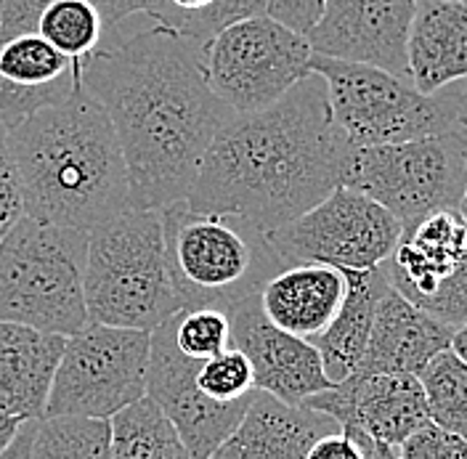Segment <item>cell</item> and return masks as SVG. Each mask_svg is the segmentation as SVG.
I'll list each match as a JSON object with an SVG mask.
<instances>
[{"label": "cell", "mask_w": 467, "mask_h": 459, "mask_svg": "<svg viewBox=\"0 0 467 459\" xmlns=\"http://www.w3.org/2000/svg\"><path fill=\"white\" fill-rule=\"evenodd\" d=\"M80 83L112 120L130 207L186 202L204 151L234 112L202 72V43L173 29H139L80 61Z\"/></svg>", "instance_id": "obj_1"}, {"label": "cell", "mask_w": 467, "mask_h": 459, "mask_svg": "<svg viewBox=\"0 0 467 459\" xmlns=\"http://www.w3.org/2000/svg\"><path fill=\"white\" fill-rule=\"evenodd\" d=\"M350 144L335 125L317 72L276 104L234 115L204 151L186 207L282 229L340 186Z\"/></svg>", "instance_id": "obj_2"}, {"label": "cell", "mask_w": 467, "mask_h": 459, "mask_svg": "<svg viewBox=\"0 0 467 459\" xmlns=\"http://www.w3.org/2000/svg\"><path fill=\"white\" fill-rule=\"evenodd\" d=\"M27 218L90 231L130 207L112 120L86 86L8 125Z\"/></svg>", "instance_id": "obj_3"}, {"label": "cell", "mask_w": 467, "mask_h": 459, "mask_svg": "<svg viewBox=\"0 0 467 459\" xmlns=\"http://www.w3.org/2000/svg\"><path fill=\"white\" fill-rule=\"evenodd\" d=\"M88 321L151 332L178 311L160 210L128 207L88 231L83 268Z\"/></svg>", "instance_id": "obj_4"}, {"label": "cell", "mask_w": 467, "mask_h": 459, "mask_svg": "<svg viewBox=\"0 0 467 459\" xmlns=\"http://www.w3.org/2000/svg\"><path fill=\"white\" fill-rule=\"evenodd\" d=\"M160 218L183 311L204 306L226 311L258 295L265 279L285 266L268 236L242 218L194 213L183 202L162 207Z\"/></svg>", "instance_id": "obj_5"}, {"label": "cell", "mask_w": 467, "mask_h": 459, "mask_svg": "<svg viewBox=\"0 0 467 459\" xmlns=\"http://www.w3.org/2000/svg\"><path fill=\"white\" fill-rule=\"evenodd\" d=\"M88 231L22 218L0 239V321L69 338L88 324Z\"/></svg>", "instance_id": "obj_6"}, {"label": "cell", "mask_w": 467, "mask_h": 459, "mask_svg": "<svg viewBox=\"0 0 467 459\" xmlns=\"http://www.w3.org/2000/svg\"><path fill=\"white\" fill-rule=\"evenodd\" d=\"M311 72L324 80L332 120L350 146L401 144L467 130L465 112L449 86L425 96L385 69L319 54L311 57Z\"/></svg>", "instance_id": "obj_7"}, {"label": "cell", "mask_w": 467, "mask_h": 459, "mask_svg": "<svg viewBox=\"0 0 467 459\" xmlns=\"http://www.w3.org/2000/svg\"><path fill=\"white\" fill-rule=\"evenodd\" d=\"M340 186L382 204L404 231L431 213L457 210L467 186V130L350 146Z\"/></svg>", "instance_id": "obj_8"}, {"label": "cell", "mask_w": 467, "mask_h": 459, "mask_svg": "<svg viewBox=\"0 0 467 459\" xmlns=\"http://www.w3.org/2000/svg\"><path fill=\"white\" fill-rule=\"evenodd\" d=\"M151 332L88 321L64 340L43 417L112 420L146 396Z\"/></svg>", "instance_id": "obj_9"}, {"label": "cell", "mask_w": 467, "mask_h": 459, "mask_svg": "<svg viewBox=\"0 0 467 459\" xmlns=\"http://www.w3.org/2000/svg\"><path fill=\"white\" fill-rule=\"evenodd\" d=\"M311 57L303 35L263 14L210 37L202 46V72L234 115H253L308 78Z\"/></svg>", "instance_id": "obj_10"}, {"label": "cell", "mask_w": 467, "mask_h": 459, "mask_svg": "<svg viewBox=\"0 0 467 459\" xmlns=\"http://www.w3.org/2000/svg\"><path fill=\"white\" fill-rule=\"evenodd\" d=\"M401 234V224L382 204L348 186H337L308 213L265 236L282 263L369 271L393 256Z\"/></svg>", "instance_id": "obj_11"}, {"label": "cell", "mask_w": 467, "mask_h": 459, "mask_svg": "<svg viewBox=\"0 0 467 459\" xmlns=\"http://www.w3.org/2000/svg\"><path fill=\"white\" fill-rule=\"evenodd\" d=\"M197 364H200L197 359H186L175 348L168 324L151 329L146 396L173 422L181 441L189 449V457L207 459L218 449V443L239 425V420L244 417L258 391L239 402H210L194 385Z\"/></svg>", "instance_id": "obj_12"}, {"label": "cell", "mask_w": 467, "mask_h": 459, "mask_svg": "<svg viewBox=\"0 0 467 459\" xmlns=\"http://www.w3.org/2000/svg\"><path fill=\"white\" fill-rule=\"evenodd\" d=\"M417 0H327L306 35L314 54L369 64L409 80L407 40Z\"/></svg>", "instance_id": "obj_13"}, {"label": "cell", "mask_w": 467, "mask_h": 459, "mask_svg": "<svg viewBox=\"0 0 467 459\" xmlns=\"http://www.w3.org/2000/svg\"><path fill=\"white\" fill-rule=\"evenodd\" d=\"M303 406L393 449L431 422L420 377L411 374L353 372Z\"/></svg>", "instance_id": "obj_14"}, {"label": "cell", "mask_w": 467, "mask_h": 459, "mask_svg": "<svg viewBox=\"0 0 467 459\" xmlns=\"http://www.w3.org/2000/svg\"><path fill=\"white\" fill-rule=\"evenodd\" d=\"M232 345L239 348L255 377V391L274 396L287 406H303L311 396L332 388L324 372L319 350L308 340L274 327L258 306V295H250L232 308Z\"/></svg>", "instance_id": "obj_15"}, {"label": "cell", "mask_w": 467, "mask_h": 459, "mask_svg": "<svg viewBox=\"0 0 467 459\" xmlns=\"http://www.w3.org/2000/svg\"><path fill=\"white\" fill-rule=\"evenodd\" d=\"M80 86V61L57 51L37 32L0 43V120L14 125L48 104L64 101Z\"/></svg>", "instance_id": "obj_16"}, {"label": "cell", "mask_w": 467, "mask_h": 459, "mask_svg": "<svg viewBox=\"0 0 467 459\" xmlns=\"http://www.w3.org/2000/svg\"><path fill=\"white\" fill-rule=\"evenodd\" d=\"M454 332L457 329L446 327L388 287L378 300L369 343L356 372L420 377L441 350L451 348Z\"/></svg>", "instance_id": "obj_17"}, {"label": "cell", "mask_w": 467, "mask_h": 459, "mask_svg": "<svg viewBox=\"0 0 467 459\" xmlns=\"http://www.w3.org/2000/svg\"><path fill=\"white\" fill-rule=\"evenodd\" d=\"M467 253V224L457 210H438L401 234L385 260L390 287L417 308L457 271Z\"/></svg>", "instance_id": "obj_18"}, {"label": "cell", "mask_w": 467, "mask_h": 459, "mask_svg": "<svg viewBox=\"0 0 467 459\" xmlns=\"http://www.w3.org/2000/svg\"><path fill=\"white\" fill-rule=\"evenodd\" d=\"M346 271L324 263H285L258 289L263 316L300 340L321 335L346 297Z\"/></svg>", "instance_id": "obj_19"}, {"label": "cell", "mask_w": 467, "mask_h": 459, "mask_svg": "<svg viewBox=\"0 0 467 459\" xmlns=\"http://www.w3.org/2000/svg\"><path fill=\"white\" fill-rule=\"evenodd\" d=\"M340 425L308 406H287L255 393L244 417L207 459H306L311 443Z\"/></svg>", "instance_id": "obj_20"}, {"label": "cell", "mask_w": 467, "mask_h": 459, "mask_svg": "<svg viewBox=\"0 0 467 459\" xmlns=\"http://www.w3.org/2000/svg\"><path fill=\"white\" fill-rule=\"evenodd\" d=\"M409 83L425 96L467 80V8L417 0L407 40Z\"/></svg>", "instance_id": "obj_21"}, {"label": "cell", "mask_w": 467, "mask_h": 459, "mask_svg": "<svg viewBox=\"0 0 467 459\" xmlns=\"http://www.w3.org/2000/svg\"><path fill=\"white\" fill-rule=\"evenodd\" d=\"M61 335L0 321V414L43 420L64 350Z\"/></svg>", "instance_id": "obj_22"}, {"label": "cell", "mask_w": 467, "mask_h": 459, "mask_svg": "<svg viewBox=\"0 0 467 459\" xmlns=\"http://www.w3.org/2000/svg\"><path fill=\"white\" fill-rule=\"evenodd\" d=\"M346 271V297L340 311L329 321V327L317 335L311 345L319 350L324 372L329 382H343L348 374L358 370L364 350L369 343L372 321H375V308L382 292L390 287L385 266L369 268V271Z\"/></svg>", "instance_id": "obj_23"}, {"label": "cell", "mask_w": 467, "mask_h": 459, "mask_svg": "<svg viewBox=\"0 0 467 459\" xmlns=\"http://www.w3.org/2000/svg\"><path fill=\"white\" fill-rule=\"evenodd\" d=\"M109 433L112 459H192L173 422L149 396L117 412Z\"/></svg>", "instance_id": "obj_24"}, {"label": "cell", "mask_w": 467, "mask_h": 459, "mask_svg": "<svg viewBox=\"0 0 467 459\" xmlns=\"http://www.w3.org/2000/svg\"><path fill=\"white\" fill-rule=\"evenodd\" d=\"M420 385L425 393L431 422L467 441V364L451 350H441L422 370Z\"/></svg>", "instance_id": "obj_25"}, {"label": "cell", "mask_w": 467, "mask_h": 459, "mask_svg": "<svg viewBox=\"0 0 467 459\" xmlns=\"http://www.w3.org/2000/svg\"><path fill=\"white\" fill-rule=\"evenodd\" d=\"M104 27L96 0H57L40 14L35 32L64 57L83 61L101 46Z\"/></svg>", "instance_id": "obj_26"}, {"label": "cell", "mask_w": 467, "mask_h": 459, "mask_svg": "<svg viewBox=\"0 0 467 459\" xmlns=\"http://www.w3.org/2000/svg\"><path fill=\"white\" fill-rule=\"evenodd\" d=\"M32 459H112L109 420L43 417L32 441Z\"/></svg>", "instance_id": "obj_27"}, {"label": "cell", "mask_w": 467, "mask_h": 459, "mask_svg": "<svg viewBox=\"0 0 467 459\" xmlns=\"http://www.w3.org/2000/svg\"><path fill=\"white\" fill-rule=\"evenodd\" d=\"M165 324H168L173 345L186 359L204 361L215 353H223L232 345L229 314L223 308H215V306L178 311Z\"/></svg>", "instance_id": "obj_28"}, {"label": "cell", "mask_w": 467, "mask_h": 459, "mask_svg": "<svg viewBox=\"0 0 467 459\" xmlns=\"http://www.w3.org/2000/svg\"><path fill=\"white\" fill-rule=\"evenodd\" d=\"M194 385L204 399L218 403L239 402L255 393V377L247 356L229 345L223 353H215L197 364Z\"/></svg>", "instance_id": "obj_29"}, {"label": "cell", "mask_w": 467, "mask_h": 459, "mask_svg": "<svg viewBox=\"0 0 467 459\" xmlns=\"http://www.w3.org/2000/svg\"><path fill=\"white\" fill-rule=\"evenodd\" d=\"M265 8H268V0H215L181 35L204 46L210 37H215L221 29H226L229 25H236L242 19H253V16H263Z\"/></svg>", "instance_id": "obj_30"}, {"label": "cell", "mask_w": 467, "mask_h": 459, "mask_svg": "<svg viewBox=\"0 0 467 459\" xmlns=\"http://www.w3.org/2000/svg\"><path fill=\"white\" fill-rule=\"evenodd\" d=\"M25 192L22 178L8 144V128L0 120V239L25 218Z\"/></svg>", "instance_id": "obj_31"}, {"label": "cell", "mask_w": 467, "mask_h": 459, "mask_svg": "<svg viewBox=\"0 0 467 459\" xmlns=\"http://www.w3.org/2000/svg\"><path fill=\"white\" fill-rule=\"evenodd\" d=\"M396 454L399 459H467V441L428 422L399 443Z\"/></svg>", "instance_id": "obj_32"}, {"label": "cell", "mask_w": 467, "mask_h": 459, "mask_svg": "<svg viewBox=\"0 0 467 459\" xmlns=\"http://www.w3.org/2000/svg\"><path fill=\"white\" fill-rule=\"evenodd\" d=\"M425 314H431L438 321H443L451 329H460L467 324V253L457 271L436 289L431 300L420 306Z\"/></svg>", "instance_id": "obj_33"}, {"label": "cell", "mask_w": 467, "mask_h": 459, "mask_svg": "<svg viewBox=\"0 0 467 459\" xmlns=\"http://www.w3.org/2000/svg\"><path fill=\"white\" fill-rule=\"evenodd\" d=\"M324 3L327 0H268L265 16L306 37L319 22Z\"/></svg>", "instance_id": "obj_34"}, {"label": "cell", "mask_w": 467, "mask_h": 459, "mask_svg": "<svg viewBox=\"0 0 467 459\" xmlns=\"http://www.w3.org/2000/svg\"><path fill=\"white\" fill-rule=\"evenodd\" d=\"M57 0H3L0 3V37H16L35 32L40 14Z\"/></svg>", "instance_id": "obj_35"}, {"label": "cell", "mask_w": 467, "mask_h": 459, "mask_svg": "<svg viewBox=\"0 0 467 459\" xmlns=\"http://www.w3.org/2000/svg\"><path fill=\"white\" fill-rule=\"evenodd\" d=\"M306 459H367L364 435L356 431H346V428L324 433L311 443V449L306 452Z\"/></svg>", "instance_id": "obj_36"}, {"label": "cell", "mask_w": 467, "mask_h": 459, "mask_svg": "<svg viewBox=\"0 0 467 459\" xmlns=\"http://www.w3.org/2000/svg\"><path fill=\"white\" fill-rule=\"evenodd\" d=\"M215 0H160L151 14L146 16L151 25L165 29H173V32H183L189 27L200 14H204Z\"/></svg>", "instance_id": "obj_37"}, {"label": "cell", "mask_w": 467, "mask_h": 459, "mask_svg": "<svg viewBox=\"0 0 467 459\" xmlns=\"http://www.w3.org/2000/svg\"><path fill=\"white\" fill-rule=\"evenodd\" d=\"M157 3L160 0H96L107 27H119V25H125L128 19H136V16L146 19Z\"/></svg>", "instance_id": "obj_38"}, {"label": "cell", "mask_w": 467, "mask_h": 459, "mask_svg": "<svg viewBox=\"0 0 467 459\" xmlns=\"http://www.w3.org/2000/svg\"><path fill=\"white\" fill-rule=\"evenodd\" d=\"M37 422L40 420H29L25 422L16 438L0 452V459H32V441H35V431H37Z\"/></svg>", "instance_id": "obj_39"}, {"label": "cell", "mask_w": 467, "mask_h": 459, "mask_svg": "<svg viewBox=\"0 0 467 459\" xmlns=\"http://www.w3.org/2000/svg\"><path fill=\"white\" fill-rule=\"evenodd\" d=\"M25 422L22 420H16V417H8V414H0V452L16 438V433L22 428Z\"/></svg>", "instance_id": "obj_40"}, {"label": "cell", "mask_w": 467, "mask_h": 459, "mask_svg": "<svg viewBox=\"0 0 467 459\" xmlns=\"http://www.w3.org/2000/svg\"><path fill=\"white\" fill-rule=\"evenodd\" d=\"M451 350L462 359L467 364V324L465 327H460L457 332H454V340H451Z\"/></svg>", "instance_id": "obj_41"}, {"label": "cell", "mask_w": 467, "mask_h": 459, "mask_svg": "<svg viewBox=\"0 0 467 459\" xmlns=\"http://www.w3.org/2000/svg\"><path fill=\"white\" fill-rule=\"evenodd\" d=\"M451 93H454V99H457V104L462 107V112L467 117V80H460V83H451Z\"/></svg>", "instance_id": "obj_42"}, {"label": "cell", "mask_w": 467, "mask_h": 459, "mask_svg": "<svg viewBox=\"0 0 467 459\" xmlns=\"http://www.w3.org/2000/svg\"><path fill=\"white\" fill-rule=\"evenodd\" d=\"M457 213L462 215V221L467 224V186H465V192H462V200H460V204H457Z\"/></svg>", "instance_id": "obj_43"}, {"label": "cell", "mask_w": 467, "mask_h": 459, "mask_svg": "<svg viewBox=\"0 0 467 459\" xmlns=\"http://www.w3.org/2000/svg\"><path fill=\"white\" fill-rule=\"evenodd\" d=\"M446 3H462V0H446Z\"/></svg>", "instance_id": "obj_44"}, {"label": "cell", "mask_w": 467, "mask_h": 459, "mask_svg": "<svg viewBox=\"0 0 467 459\" xmlns=\"http://www.w3.org/2000/svg\"><path fill=\"white\" fill-rule=\"evenodd\" d=\"M462 5H465V8H467V0H462Z\"/></svg>", "instance_id": "obj_45"}, {"label": "cell", "mask_w": 467, "mask_h": 459, "mask_svg": "<svg viewBox=\"0 0 467 459\" xmlns=\"http://www.w3.org/2000/svg\"><path fill=\"white\" fill-rule=\"evenodd\" d=\"M0 43H3V37H0Z\"/></svg>", "instance_id": "obj_46"}, {"label": "cell", "mask_w": 467, "mask_h": 459, "mask_svg": "<svg viewBox=\"0 0 467 459\" xmlns=\"http://www.w3.org/2000/svg\"><path fill=\"white\" fill-rule=\"evenodd\" d=\"M0 3H3V0H0Z\"/></svg>", "instance_id": "obj_47"}]
</instances>
